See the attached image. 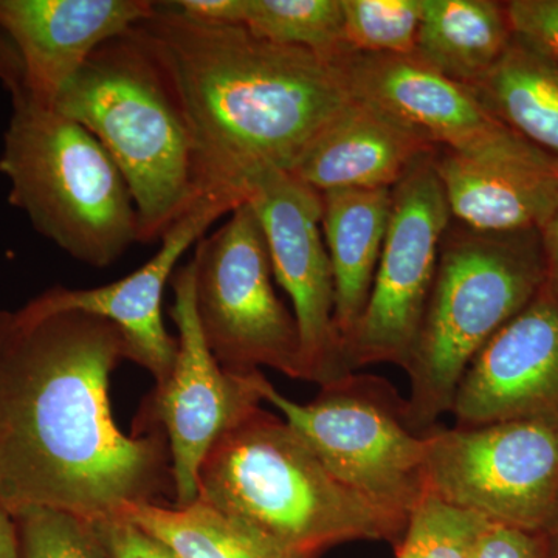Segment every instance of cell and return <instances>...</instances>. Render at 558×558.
<instances>
[{"label": "cell", "instance_id": "20", "mask_svg": "<svg viewBox=\"0 0 558 558\" xmlns=\"http://www.w3.org/2000/svg\"><path fill=\"white\" fill-rule=\"evenodd\" d=\"M512 39L506 2L425 0L414 58L470 87L494 69Z\"/></svg>", "mask_w": 558, "mask_h": 558}, {"label": "cell", "instance_id": "4", "mask_svg": "<svg viewBox=\"0 0 558 558\" xmlns=\"http://www.w3.org/2000/svg\"><path fill=\"white\" fill-rule=\"evenodd\" d=\"M54 108L116 161L137 211L138 244L161 241L207 196L185 109L137 25L102 44Z\"/></svg>", "mask_w": 558, "mask_h": 558}, {"label": "cell", "instance_id": "27", "mask_svg": "<svg viewBox=\"0 0 558 558\" xmlns=\"http://www.w3.org/2000/svg\"><path fill=\"white\" fill-rule=\"evenodd\" d=\"M513 35L558 62V0L506 2Z\"/></svg>", "mask_w": 558, "mask_h": 558}, {"label": "cell", "instance_id": "21", "mask_svg": "<svg viewBox=\"0 0 558 558\" xmlns=\"http://www.w3.org/2000/svg\"><path fill=\"white\" fill-rule=\"evenodd\" d=\"M469 89L499 123L558 163V62L513 35L501 60Z\"/></svg>", "mask_w": 558, "mask_h": 558}, {"label": "cell", "instance_id": "16", "mask_svg": "<svg viewBox=\"0 0 558 558\" xmlns=\"http://www.w3.org/2000/svg\"><path fill=\"white\" fill-rule=\"evenodd\" d=\"M457 427L558 416V295H538L481 349L459 381Z\"/></svg>", "mask_w": 558, "mask_h": 558}, {"label": "cell", "instance_id": "2", "mask_svg": "<svg viewBox=\"0 0 558 558\" xmlns=\"http://www.w3.org/2000/svg\"><path fill=\"white\" fill-rule=\"evenodd\" d=\"M137 28L178 90L207 194L248 201L256 180L292 171L352 100L332 61L247 28L199 24L167 2Z\"/></svg>", "mask_w": 558, "mask_h": 558}, {"label": "cell", "instance_id": "19", "mask_svg": "<svg viewBox=\"0 0 558 558\" xmlns=\"http://www.w3.org/2000/svg\"><path fill=\"white\" fill-rule=\"evenodd\" d=\"M323 236L336 290L341 339L357 326L376 277L392 209V190H332L322 193Z\"/></svg>", "mask_w": 558, "mask_h": 558}, {"label": "cell", "instance_id": "9", "mask_svg": "<svg viewBox=\"0 0 558 558\" xmlns=\"http://www.w3.org/2000/svg\"><path fill=\"white\" fill-rule=\"evenodd\" d=\"M429 490L494 523L542 534L558 508V416L425 433Z\"/></svg>", "mask_w": 558, "mask_h": 558}, {"label": "cell", "instance_id": "8", "mask_svg": "<svg viewBox=\"0 0 558 558\" xmlns=\"http://www.w3.org/2000/svg\"><path fill=\"white\" fill-rule=\"evenodd\" d=\"M191 263L202 333L222 368L267 366L301 380L299 326L275 290L266 236L248 201L197 242Z\"/></svg>", "mask_w": 558, "mask_h": 558}, {"label": "cell", "instance_id": "23", "mask_svg": "<svg viewBox=\"0 0 558 558\" xmlns=\"http://www.w3.org/2000/svg\"><path fill=\"white\" fill-rule=\"evenodd\" d=\"M241 27L256 38L332 61L343 50L341 0H244Z\"/></svg>", "mask_w": 558, "mask_h": 558}, {"label": "cell", "instance_id": "18", "mask_svg": "<svg viewBox=\"0 0 558 558\" xmlns=\"http://www.w3.org/2000/svg\"><path fill=\"white\" fill-rule=\"evenodd\" d=\"M435 150L380 110L352 98L312 140L290 174L318 193L392 190Z\"/></svg>", "mask_w": 558, "mask_h": 558}, {"label": "cell", "instance_id": "28", "mask_svg": "<svg viewBox=\"0 0 558 558\" xmlns=\"http://www.w3.org/2000/svg\"><path fill=\"white\" fill-rule=\"evenodd\" d=\"M473 558H549L542 535L490 521Z\"/></svg>", "mask_w": 558, "mask_h": 558}, {"label": "cell", "instance_id": "5", "mask_svg": "<svg viewBox=\"0 0 558 558\" xmlns=\"http://www.w3.org/2000/svg\"><path fill=\"white\" fill-rule=\"evenodd\" d=\"M545 284L537 230L483 233L451 219L416 343L403 366L410 384L407 418L414 432L438 427L472 360Z\"/></svg>", "mask_w": 558, "mask_h": 558}, {"label": "cell", "instance_id": "25", "mask_svg": "<svg viewBox=\"0 0 558 558\" xmlns=\"http://www.w3.org/2000/svg\"><path fill=\"white\" fill-rule=\"evenodd\" d=\"M425 0H341L343 50L414 57Z\"/></svg>", "mask_w": 558, "mask_h": 558}, {"label": "cell", "instance_id": "3", "mask_svg": "<svg viewBox=\"0 0 558 558\" xmlns=\"http://www.w3.org/2000/svg\"><path fill=\"white\" fill-rule=\"evenodd\" d=\"M199 499L300 558L352 539L402 542L409 523L341 483L284 417L263 409L209 451Z\"/></svg>", "mask_w": 558, "mask_h": 558}, {"label": "cell", "instance_id": "15", "mask_svg": "<svg viewBox=\"0 0 558 558\" xmlns=\"http://www.w3.org/2000/svg\"><path fill=\"white\" fill-rule=\"evenodd\" d=\"M244 202L231 194H207L161 238L159 252L128 277L95 289L57 286L31 304L39 311H76L108 319L123 336L128 360L148 371L160 387L170 379L179 349L161 317L165 288L191 245Z\"/></svg>", "mask_w": 558, "mask_h": 558}, {"label": "cell", "instance_id": "33", "mask_svg": "<svg viewBox=\"0 0 558 558\" xmlns=\"http://www.w3.org/2000/svg\"><path fill=\"white\" fill-rule=\"evenodd\" d=\"M543 542H545L546 550H548L549 558H558V508L554 513L553 520L548 527L542 532Z\"/></svg>", "mask_w": 558, "mask_h": 558}, {"label": "cell", "instance_id": "24", "mask_svg": "<svg viewBox=\"0 0 558 558\" xmlns=\"http://www.w3.org/2000/svg\"><path fill=\"white\" fill-rule=\"evenodd\" d=\"M488 523L428 488L409 513L396 558H473Z\"/></svg>", "mask_w": 558, "mask_h": 558}, {"label": "cell", "instance_id": "12", "mask_svg": "<svg viewBox=\"0 0 558 558\" xmlns=\"http://www.w3.org/2000/svg\"><path fill=\"white\" fill-rule=\"evenodd\" d=\"M248 202L266 236L275 281L288 293L300 333L301 380L319 387L349 373L336 323V290L322 193L284 171L256 180Z\"/></svg>", "mask_w": 558, "mask_h": 558}, {"label": "cell", "instance_id": "10", "mask_svg": "<svg viewBox=\"0 0 558 558\" xmlns=\"http://www.w3.org/2000/svg\"><path fill=\"white\" fill-rule=\"evenodd\" d=\"M171 318L178 326V357L170 379L143 407L137 432L161 428L171 459L175 508L199 499V472L213 447L260 409V369L222 368L202 333L194 301V267L189 260L171 278Z\"/></svg>", "mask_w": 558, "mask_h": 558}, {"label": "cell", "instance_id": "26", "mask_svg": "<svg viewBox=\"0 0 558 558\" xmlns=\"http://www.w3.org/2000/svg\"><path fill=\"white\" fill-rule=\"evenodd\" d=\"M20 558H112L100 521L51 508L14 513Z\"/></svg>", "mask_w": 558, "mask_h": 558}, {"label": "cell", "instance_id": "30", "mask_svg": "<svg viewBox=\"0 0 558 558\" xmlns=\"http://www.w3.org/2000/svg\"><path fill=\"white\" fill-rule=\"evenodd\" d=\"M186 20L205 25L241 27L244 0H175L167 2Z\"/></svg>", "mask_w": 558, "mask_h": 558}, {"label": "cell", "instance_id": "31", "mask_svg": "<svg viewBox=\"0 0 558 558\" xmlns=\"http://www.w3.org/2000/svg\"><path fill=\"white\" fill-rule=\"evenodd\" d=\"M546 264V284L558 295V201L538 231Z\"/></svg>", "mask_w": 558, "mask_h": 558}, {"label": "cell", "instance_id": "17", "mask_svg": "<svg viewBox=\"0 0 558 558\" xmlns=\"http://www.w3.org/2000/svg\"><path fill=\"white\" fill-rule=\"evenodd\" d=\"M433 167L451 219L483 233L539 231L558 201V163L545 154L483 157L438 148Z\"/></svg>", "mask_w": 558, "mask_h": 558}, {"label": "cell", "instance_id": "7", "mask_svg": "<svg viewBox=\"0 0 558 558\" xmlns=\"http://www.w3.org/2000/svg\"><path fill=\"white\" fill-rule=\"evenodd\" d=\"M258 389L323 464L363 497L409 515L428 490L424 435L411 428L405 398L384 377L354 371L319 387L306 403L286 398L263 373Z\"/></svg>", "mask_w": 558, "mask_h": 558}, {"label": "cell", "instance_id": "6", "mask_svg": "<svg viewBox=\"0 0 558 558\" xmlns=\"http://www.w3.org/2000/svg\"><path fill=\"white\" fill-rule=\"evenodd\" d=\"M0 172L9 201L40 236L73 259L106 269L138 244L137 211L116 161L86 128L32 100L16 84Z\"/></svg>", "mask_w": 558, "mask_h": 558}, {"label": "cell", "instance_id": "32", "mask_svg": "<svg viewBox=\"0 0 558 558\" xmlns=\"http://www.w3.org/2000/svg\"><path fill=\"white\" fill-rule=\"evenodd\" d=\"M0 558H20L16 521L3 506H0Z\"/></svg>", "mask_w": 558, "mask_h": 558}, {"label": "cell", "instance_id": "1", "mask_svg": "<svg viewBox=\"0 0 558 558\" xmlns=\"http://www.w3.org/2000/svg\"><path fill=\"white\" fill-rule=\"evenodd\" d=\"M128 360L120 330L76 311L31 303L0 344V506L11 515L51 508L87 520L168 505L161 429L124 435L110 409L112 371Z\"/></svg>", "mask_w": 558, "mask_h": 558}, {"label": "cell", "instance_id": "34", "mask_svg": "<svg viewBox=\"0 0 558 558\" xmlns=\"http://www.w3.org/2000/svg\"><path fill=\"white\" fill-rule=\"evenodd\" d=\"M14 312L0 311V344L9 336L11 325H13Z\"/></svg>", "mask_w": 558, "mask_h": 558}, {"label": "cell", "instance_id": "14", "mask_svg": "<svg viewBox=\"0 0 558 558\" xmlns=\"http://www.w3.org/2000/svg\"><path fill=\"white\" fill-rule=\"evenodd\" d=\"M149 0H0V80L54 108L102 44L156 11Z\"/></svg>", "mask_w": 558, "mask_h": 558}, {"label": "cell", "instance_id": "22", "mask_svg": "<svg viewBox=\"0 0 558 558\" xmlns=\"http://www.w3.org/2000/svg\"><path fill=\"white\" fill-rule=\"evenodd\" d=\"M120 517L159 538L179 558H300L201 499L186 508L134 506Z\"/></svg>", "mask_w": 558, "mask_h": 558}, {"label": "cell", "instance_id": "29", "mask_svg": "<svg viewBox=\"0 0 558 558\" xmlns=\"http://www.w3.org/2000/svg\"><path fill=\"white\" fill-rule=\"evenodd\" d=\"M100 523L112 558H179L159 538L124 517Z\"/></svg>", "mask_w": 558, "mask_h": 558}, {"label": "cell", "instance_id": "11", "mask_svg": "<svg viewBox=\"0 0 558 558\" xmlns=\"http://www.w3.org/2000/svg\"><path fill=\"white\" fill-rule=\"evenodd\" d=\"M451 213L433 167L422 157L392 189L391 219L368 303L354 332L344 341L348 368L409 360L436 270Z\"/></svg>", "mask_w": 558, "mask_h": 558}, {"label": "cell", "instance_id": "13", "mask_svg": "<svg viewBox=\"0 0 558 558\" xmlns=\"http://www.w3.org/2000/svg\"><path fill=\"white\" fill-rule=\"evenodd\" d=\"M332 62L354 100L380 110L433 148L483 157L539 153L499 123L468 86L414 57L344 51Z\"/></svg>", "mask_w": 558, "mask_h": 558}]
</instances>
